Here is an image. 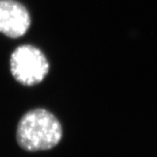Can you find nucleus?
Masks as SVG:
<instances>
[{
	"label": "nucleus",
	"instance_id": "obj_1",
	"mask_svg": "<svg viewBox=\"0 0 157 157\" xmlns=\"http://www.w3.org/2000/svg\"><path fill=\"white\" fill-rule=\"evenodd\" d=\"M61 138V124L45 109L37 108L29 111L17 125V143L27 151L51 149L56 146Z\"/></svg>",
	"mask_w": 157,
	"mask_h": 157
},
{
	"label": "nucleus",
	"instance_id": "obj_2",
	"mask_svg": "<svg viewBox=\"0 0 157 157\" xmlns=\"http://www.w3.org/2000/svg\"><path fill=\"white\" fill-rule=\"evenodd\" d=\"M10 66L15 79L28 86L40 83L49 71V63L44 53L30 45L18 46L12 52Z\"/></svg>",
	"mask_w": 157,
	"mask_h": 157
},
{
	"label": "nucleus",
	"instance_id": "obj_3",
	"mask_svg": "<svg viewBox=\"0 0 157 157\" xmlns=\"http://www.w3.org/2000/svg\"><path fill=\"white\" fill-rule=\"evenodd\" d=\"M31 25L28 11L15 0H0V33L9 38L22 37Z\"/></svg>",
	"mask_w": 157,
	"mask_h": 157
}]
</instances>
